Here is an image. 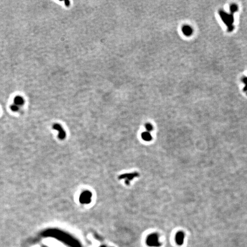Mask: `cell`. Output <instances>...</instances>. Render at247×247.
<instances>
[{
  "label": "cell",
  "instance_id": "obj_5",
  "mask_svg": "<svg viewBox=\"0 0 247 247\" xmlns=\"http://www.w3.org/2000/svg\"><path fill=\"white\" fill-rule=\"evenodd\" d=\"M184 234L183 232H178L177 233L175 237L176 242L178 245H182L184 243Z\"/></svg>",
  "mask_w": 247,
  "mask_h": 247
},
{
  "label": "cell",
  "instance_id": "obj_10",
  "mask_svg": "<svg viewBox=\"0 0 247 247\" xmlns=\"http://www.w3.org/2000/svg\"><path fill=\"white\" fill-rule=\"evenodd\" d=\"M11 109L12 110L16 112L19 109V108L17 105H16L15 104H13L11 106Z\"/></svg>",
  "mask_w": 247,
  "mask_h": 247
},
{
  "label": "cell",
  "instance_id": "obj_1",
  "mask_svg": "<svg viewBox=\"0 0 247 247\" xmlns=\"http://www.w3.org/2000/svg\"><path fill=\"white\" fill-rule=\"evenodd\" d=\"M219 13L221 19L228 26V30L230 32L232 31L233 29V26L232 25L234 22L233 14H228L222 10L219 11Z\"/></svg>",
  "mask_w": 247,
  "mask_h": 247
},
{
  "label": "cell",
  "instance_id": "obj_11",
  "mask_svg": "<svg viewBox=\"0 0 247 247\" xmlns=\"http://www.w3.org/2000/svg\"><path fill=\"white\" fill-rule=\"evenodd\" d=\"M243 82L245 83V87L244 88V91H246L247 90V77H244L243 79Z\"/></svg>",
  "mask_w": 247,
  "mask_h": 247
},
{
  "label": "cell",
  "instance_id": "obj_4",
  "mask_svg": "<svg viewBox=\"0 0 247 247\" xmlns=\"http://www.w3.org/2000/svg\"><path fill=\"white\" fill-rule=\"evenodd\" d=\"M138 173H126L119 176V179H126V183L127 184H129L130 181L132 180L133 178L136 177L138 176Z\"/></svg>",
  "mask_w": 247,
  "mask_h": 247
},
{
  "label": "cell",
  "instance_id": "obj_3",
  "mask_svg": "<svg viewBox=\"0 0 247 247\" xmlns=\"http://www.w3.org/2000/svg\"><path fill=\"white\" fill-rule=\"evenodd\" d=\"M53 129L57 130L59 132L58 138L60 140H64L66 137V133L61 125L55 124L53 126Z\"/></svg>",
  "mask_w": 247,
  "mask_h": 247
},
{
  "label": "cell",
  "instance_id": "obj_7",
  "mask_svg": "<svg viewBox=\"0 0 247 247\" xmlns=\"http://www.w3.org/2000/svg\"><path fill=\"white\" fill-rule=\"evenodd\" d=\"M141 137L143 140L147 141H151L152 139V136L150 134V132L148 131L143 132L141 134Z\"/></svg>",
  "mask_w": 247,
  "mask_h": 247
},
{
  "label": "cell",
  "instance_id": "obj_2",
  "mask_svg": "<svg viewBox=\"0 0 247 247\" xmlns=\"http://www.w3.org/2000/svg\"><path fill=\"white\" fill-rule=\"evenodd\" d=\"M147 243L150 247H158L161 245L158 235L155 233L150 234L148 236Z\"/></svg>",
  "mask_w": 247,
  "mask_h": 247
},
{
  "label": "cell",
  "instance_id": "obj_8",
  "mask_svg": "<svg viewBox=\"0 0 247 247\" xmlns=\"http://www.w3.org/2000/svg\"><path fill=\"white\" fill-rule=\"evenodd\" d=\"M14 102L15 104H15L17 106L22 105L24 104V99L21 97H20V96H17L15 97L14 100Z\"/></svg>",
  "mask_w": 247,
  "mask_h": 247
},
{
  "label": "cell",
  "instance_id": "obj_6",
  "mask_svg": "<svg viewBox=\"0 0 247 247\" xmlns=\"http://www.w3.org/2000/svg\"><path fill=\"white\" fill-rule=\"evenodd\" d=\"M182 32L185 36H189L192 33V29L191 27L188 25H185L184 26L182 29Z\"/></svg>",
  "mask_w": 247,
  "mask_h": 247
},
{
  "label": "cell",
  "instance_id": "obj_9",
  "mask_svg": "<svg viewBox=\"0 0 247 247\" xmlns=\"http://www.w3.org/2000/svg\"><path fill=\"white\" fill-rule=\"evenodd\" d=\"M145 129H147V131L150 132L153 129V127L151 124L149 123L145 125Z\"/></svg>",
  "mask_w": 247,
  "mask_h": 247
}]
</instances>
